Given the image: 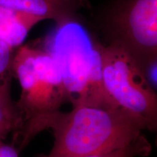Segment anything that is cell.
<instances>
[{"mask_svg":"<svg viewBox=\"0 0 157 157\" xmlns=\"http://www.w3.org/2000/svg\"><path fill=\"white\" fill-rule=\"evenodd\" d=\"M54 145L44 157H79L148 142L143 129L117 107L78 105L59 112L48 125Z\"/></svg>","mask_w":157,"mask_h":157,"instance_id":"cell-1","label":"cell"},{"mask_svg":"<svg viewBox=\"0 0 157 157\" xmlns=\"http://www.w3.org/2000/svg\"><path fill=\"white\" fill-rule=\"evenodd\" d=\"M13 72L21 88L16 103L20 126L14 140L23 148L48 129L67 97L58 66L47 50L21 45L13 57Z\"/></svg>","mask_w":157,"mask_h":157,"instance_id":"cell-2","label":"cell"},{"mask_svg":"<svg viewBox=\"0 0 157 157\" xmlns=\"http://www.w3.org/2000/svg\"><path fill=\"white\" fill-rule=\"evenodd\" d=\"M61 76L67 102L78 105L113 106L102 84L101 59L98 44L73 20L58 24L47 50ZM115 107V106H113Z\"/></svg>","mask_w":157,"mask_h":157,"instance_id":"cell-3","label":"cell"},{"mask_svg":"<svg viewBox=\"0 0 157 157\" xmlns=\"http://www.w3.org/2000/svg\"><path fill=\"white\" fill-rule=\"evenodd\" d=\"M101 59L102 84L108 100L143 129L157 128V96L135 57L117 43L98 44Z\"/></svg>","mask_w":157,"mask_h":157,"instance_id":"cell-4","label":"cell"},{"mask_svg":"<svg viewBox=\"0 0 157 157\" xmlns=\"http://www.w3.org/2000/svg\"><path fill=\"white\" fill-rule=\"evenodd\" d=\"M113 41L135 57L145 73L154 69L157 54V0H132L113 17Z\"/></svg>","mask_w":157,"mask_h":157,"instance_id":"cell-5","label":"cell"},{"mask_svg":"<svg viewBox=\"0 0 157 157\" xmlns=\"http://www.w3.org/2000/svg\"><path fill=\"white\" fill-rule=\"evenodd\" d=\"M0 6L60 24L73 20L78 0H0Z\"/></svg>","mask_w":157,"mask_h":157,"instance_id":"cell-6","label":"cell"},{"mask_svg":"<svg viewBox=\"0 0 157 157\" xmlns=\"http://www.w3.org/2000/svg\"><path fill=\"white\" fill-rule=\"evenodd\" d=\"M40 21L34 15L0 6V41L14 49L18 48L29 31Z\"/></svg>","mask_w":157,"mask_h":157,"instance_id":"cell-7","label":"cell"},{"mask_svg":"<svg viewBox=\"0 0 157 157\" xmlns=\"http://www.w3.org/2000/svg\"><path fill=\"white\" fill-rule=\"evenodd\" d=\"M14 54V48L0 41V101L10 109L17 111L10 93Z\"/></svg>","mask_w":157,"mask_h":157,"instance_id":"cell-8","label":"cell"},{"mask_svg":"<svg viewBox=\"0 0 157 157\" xmlns=\"http://www.w3.org/2000/svg\"><path fill=\"white\" fill-rule=\"evenodd\" d=\"M151 150V146L148 142L137 143L123 148L114 149L109 151L79 157H135L148 156Z\"/></svg>","mask_w":157,"mask_h":157,"instance_id":"cell-9","label":"cell"},{"mask_svg":"<svg viewBox=\"0 0 157 157\" xmlns=\"http://www.w3.org/2000/svg\"><path fill=\"white\" fill-rule=\"evenodd\" d=\"M20 126L17 111L7 107L0 101V140H4L10 132L18 130Z\"/></svg>","mask_w":157,"mask_h":157,"instance_id":"cell-10","label":"cell"},{"mask_svg":"<svg viewBox=\"0 0 157 157\" xmlns=\"http://www.w3.org/2000/svg\"><path fill=\"white\" fill-rule=\"evenodd\" d=\"M0 157H19L18 151L14 145L7 144L0 140Z\"/></svg>","mask_w":157,"mask_h":157,"instance_id":"cell-11","label":"cell"}]
</instances>
